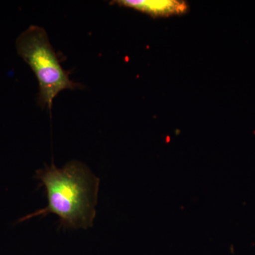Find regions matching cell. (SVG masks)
<instances>
[{
    "label": "cell",
    "instance_id": "cell-1",
    "mask_svg": "<svg viewBox=\"0 0 255 255\" xmlns=\"http://www.w3.org/2000/svg\"><path fill=\"white\" fill-rule=\"evenodd\" d=\"M35 178L46 190L48 206L21 218L23 222L36 216H58L63 229H87L93 226L100 179L85 164L73 160L58 168L54 164L38 169Z\"/></svg>",
    "mask_w": 255,
    "mask_h": 255
},
{
    "label": "cell",
    "instance_id": "cell-2",
    "mask_svg": "<svg viewBox=\"0 0 255 255\" xmlns=\"http://www.w3.org/2000/svg\"><path fill=\"white\" fill-rule=\"evenodd\" d=\"M16 48L38 80L37 100L42 109L51 112L53 100L63 90L83 88L81 84L70 80L68 72L62 67L44 28L36 25L29 26L18 37Z\"/></svg>",
    "mask_w": 255,
    "mask_h": 255
},
{
    "label": "cell",
    "instance_id": "cell-3",
    "mask_svg": "<svg viewBox=\"0 0 255 255\" xmlns=\"http://www.w3.org/2000/svg\"><path fill=\"white\" fill-rule=\"evenodd\" d=\"M112 4L131 8L153 16L182 14L187 10V4L175 0H117Z\"/></svg>",
    "mask_w": 255,
    "mask_h": 255
}]
</instances>
